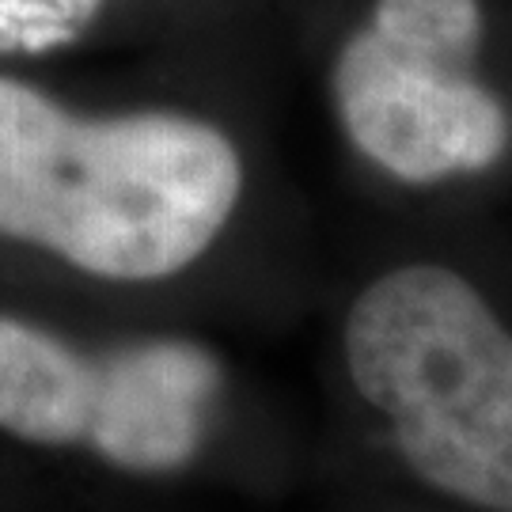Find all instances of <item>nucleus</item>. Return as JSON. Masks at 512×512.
Segmentation results:
<instances>
[{"label":"nucleus","instance_id":"f257e3e1","mask_svg":"<svg viewBox=\"0 0 512 512\" xmlns=\"http://www.w3.org/2000/svg\"><path fill=\"white\" fill-rule=\"evenodd\" d=\"M323 304L319 456L342 494L512 512V266L399 251Z\"/></svg>","mask_w":512,"mask_h":512},{"label":"nucleus","instance_id":"f03ea898","mask_svg":"<svg viewBox=\"0 0 512 512\" xmlns=\"http://www.w3.org/2000/svg\"><path fill=\"white\" fill-rule=\"evenodd\" d=\"M247 164L179 110L84 118L0 76V236L103 285H164L232 232Z\"/></svg>","mask_w":512,"mask_h":512},{"label":"nucleus","instance_id":"7ed1b4c3","mask_svg":"<svg viewBox=\"0 0 512 512\" xmlns=\"http://www.w3.org/2000/svg\"><path fill=\"white\" fill-rule=\"evenodd\" d=\"M239 421L236 372L194 334L88 342L0 311V433L23 444L171 482L209 467Z\"/></svg>","mask_w":512,"mask_h":512},{"label":"nucleus","instance_id":"20e7f679","mask_svg":"<svg viewBox=\"0 0 512 512\" xmlns=\"http://www.w3.org/2000/svg\"><path fill=\"white\" fill-rule=\"evenodd\" d=\"M482 50V0H372L327 73L349 152L414 194L501 171L512 103L482 73Z\"/></svg>","mask_w":512,"mask_h":512},{"label":"nucleus","instance_id":"39448f33","mask_svg":"<svg viewBox=\"0 0 512 512\" xmlns=\"http://www.w3.org/2000/svg\"><path fill=\"white\" fill-rule=\"evenodd\" d=\"M107 0H0V57H35L88 35Z\"/></svg>","mask_w":512,"mask_h":512},{"label":"nucleus","instance_id":"423d86ee","mask_svg":"<svg viewBox=\"0 0 512 512\" xmlns=\"http://www.w3.org/2000/svg\"><path fill=\"white\" fill-rule=\"evenodd\" d=\"M334 512H414V509H403V505H395V501H380V497L342 494V505Z\"/></svg>","mask_w":512,"mask_h":512}]
</instances>
